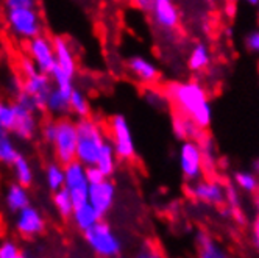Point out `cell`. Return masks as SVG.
Instances as JSON below:
<instances>
[{
  "instance_id": "cell-1",
  "label": "cell",
  "mask_w": 259,
  "mask_h": 258,
  "mask_svg": "<svg viewBox=\"0 0 259 258\" xmlns=\"http://www.w3.org/2000/svg\"><path fill=\"white\" fill-rule=\"evenodd\" d=\"M164 99L177 109V115L191 119L198 128L205 130L211 125L212 108L208 91L195 80L169 82L164 86Z\"/></svg>"
},
{
  "instance_id": "cell-2",
  "label": "cell",
  "mask_w": 259,
  "mask_h": 258,
  "mask_svg": "<svg viewBox=\"0 0 259 258\" xmlns=\"http://www.w3.org/2000/svg\"><path fill=\"white\" fill-rule=\"evenodd\" d=\"M78 144H77V161L84 168L94 166L103 147L108 144V135L103 125L94 119L86 118L77 121Z\"/></svg>"
},
{
  "instance_id": "cell-3",
  "label": "cell",
  "mask_w": 259,
  "mask_h": 258,
  "mask_svg": "<svg viewBox=\"0 0 259 258\" xmlns=\"http://www.w3.org/2000/svg\"><path fill=\"white\" fill-rule=\"evenodd\" d=\"M5 24L10 33L22 41L42 34V17L38 7H13L5 10Z\"/></svg>"
},
{
  "instance_id": "cell-4",
  "label": "cell",
  "mask_w": 259,
  "mask_h": 258,
  "mask_svg": "<svg viewBox=\"0 0 259 258\" xmlns=\"http://www.w3.org/2000/svg\"><path fill=\"white\" fill-rule=\"evenodd\" d=\"M88 247L99 258H117L122 252V241L106 220H100L83 233Z\"/></svg>"
},
{
  "instance_id": "cell-5",
  "label": "cell",
  "mask_w": 259,
  "mask_h": 258,
  "mask_svg": "<svg viewBox=\"0 0 259 258\" xmlns=\"http://www.w3.org/2000/svg\"><path fill=\"white\" fill-rule=\"evenodd\" d=\"M77 144H78V130L77 121L72 118H60L57 121V135L52 142L55 157L61 166H67L77 161Z\"/></svg>"
},
{
  "instance_id": "cell-6",
  "label": "cell",
  "mask_w": 259,
  "mask_h": 258,
  "mask_svg": "<svg viewBox=\"0 0 259 258\" xmlns=\"http://www.w3.org/2000/svg\"><path fill=\"white\" fill-rule=\"evenodd\" d=\"M108 141L119 158V161H132L136 157V144L132 127L123 115H114L108 121Z\"/></svg>"
},
{
  "instance_id": "cell-7",
  "label": "cell",
  "mask_w": 259,
  "mask_h": 258,
  "mask_svg": "<svg viewBox=\"0 0 259 258\" xmlns=\"http://www.w3.org/2000/svg\"><path fill=\"white\" fill-rule=\"evenodd\" d=\"M178 164L183 178L194 183L203 177L205 172V160H203L201 147L197 141H184L180 145L178 152Z\"/></svg>"
},
{
  "instance_id": "cell-8",
  "label": "cell",
  "mask_w": 259,
  "mask_h": 258,
  "mask_svg": "<svg viewBox=\"0 0 259 258\" xmlns=\"http://www.w3.org/2000/svg\"><path fill=\"white\" fill-rule=\"evenodd\" d=\"M27 53L28 58L33 61L41 73L46 76H52V72L57 67V61H55V49H53V40L47 34H39L28 41L27 44Z\"/></svg>"
},
{
  "instance_id": "cell-9",
  "label": "cell",
  "mask_w": 259,
  "mask_h": 258,
  "mask_svg": "<svg viewBox=\"0 0 259 258\" xmlns=\"http://www.w3.org/2000/svg\"><path fill=\"white\" fill-rule=\"evenodd\" d=\"M64 190L69 193L73 207H80L88 202L89 183L86 178V168L78 161L64 166Z\"/></svg>"
},
{
  "instance_id": "cell-10",
  "label": "cell",
  "mask_w": 259,
  "mask_h": 258,
  "mask_svg": "<svg viewBox=\"0 0 259 258\" xmlns=\"http://www.w3.org/2000/svg\"><path fill=\"white\" fill-rule=\"evenodd\" d=\"M188 193L195 202H198V204L214 205V207H220L227 204L225 185L214 178H200L191 183Z\"/></svg>"
},
{
  "instance_id": "cell-11",
  "label": "cell",
  "mask_w": 259,
  "mask_h": 258,
  "mask_svg": "<svg viewBox=\"0 0 259 258\" xmlns=\"http://www.w3.org/2000/svg\"><path fill=\"white\" fill-rule=\"evenodd\" d=\"M21 79H22V93L27 97H30V100L34 103L38 112L46 109L47 99L53 89L52 79L46 76V73H41L39 70L28 73V76H24Z\"/></svg>"
},
{
  "instance_id": "cell-12",
  "label": "cell",
  "mask_w": 259,
  "mask_h": 258,
  "mask_svg": "<svg viewBox=\"0 0 259 258\" xmlns=\"http://www.w3.org/2000/svg\"><path fill=\"white\" fill-rule=\"evenodd\" d=\"M116 202V185L111 178H106L96 185H89L88 204L102 217L108 214Z\"/></svg>"
},
{
  "instance_id": "cell-13",
  "label": "cell",
  "mask_w": 259,
  "mask_h": 258,
  "mask_svg": "<svg viewBox=\"0 0 259 258\" xmlns=\"http://www.w3.org/2000/svg\"><path fill=\"white\" fill-rule=\"evenodd\" d=\"M14 229L24 238H36L46 230V217L39 208L30 205L16 214Z\"/></svg>"
},
{
  "instance_id": "cell-14",
  "label": "cell",
  "mask_w": 259,
  "mask_h": 258,
  "mask_svg": "<svg viewBox=\"0 0 259 258\" xmlns=\"http://www.w3.org/2000/svg\"><path fill=\"white\" fill-rule=\"evenodd\" d=\"M126 70L136 82L145 86H153L161 79V72L158 66L149 58L142 57V55H133V57H130L126 60Z\"/></svg>"
},
{
  "instance_id": "cell-15",
  "label": "cell",
  "mask_w": 259,
  "mask_h": 258,
  "mask_svg": "<svg viewBox=\"0 0 259 258\" xmlns=\"http://www.w3.org/2000/svg\"><path fill=\"white\" fill-rule=\"evenodd\" d=\"M14 105H16V124H14L11 135L22 141L33 139L34 135L38 133V127H39L38 112L27 106H22L16 102Z\"/></svg>"
},
{
  "instance_id": "cell-16",
  "label": "cell",
  "mask_w": 259,
  "mask_h": 258,
  "mask_svg": "<svg viewBox=\"0 0 259 258\" xmlns=\"http://www.w3.org/2000/svg\"><path fill=\"white\" fill-rule=\"evenodd\" d=\"M150 16L153 22L162 30H174L181 21L180 8L170 0H155Z\"/></svg>"
},
{
  "instance_id": "cell-17",
  "label": "cell",
  "mask_w": 259,
  "mask_h": 258,
  "mask_svg": "<svg viewBox=\"0 0 259 258\" xmlns=\"http://www.w3.org/2000/svg\"><path fill=\"white\" fill-rule=\"evenodd\" d=\"M53 49H55V61H57V67L69 76L75 77L77 73V58L70 43L61 34L53 36Z\"/></svg>"
},
{
  "instance_id": "cell-18",
  "label": "cell",
  "mask_w": 259,
  "mask_h": 258,
  "mask_svg": "<svg viewBox=\"0 0 259 258\" xmlns=\"http://www.w3.org/2000/svg\"><path fill=\"white\" fill-rule=\"evenodd\" d=\"M197 258H231L208 232H198L195 236Z\"/></svg>"
},
{
  "instance_id": "cell-19",
  "label": "cell",
  "mask_w": 259,
  "mask_h": 258,
  "mask_svg": "<svg viewBox=\"0 0 259 258\" xmlns=\"http://www.w3.org/2000/svg\"><path fill=\"white\" fill-rule=\"evenodd\" d=\"M172 132L177 139L181 142L184 141H200V138L205 135V132L198 128L191 119L184 118L181 115L174 113L172 116Z\"/></svg>"
},
{
  "instance_id": "cell-20",
  "label": "cell",
  "mask_w": 259,
  "mask_h": 258,
  "mask_svg": "<svg viewBox=\"0 0 259 258\" xmlns=\"http://www.w3.org/2000/svg\"><path fill=\"white\" fill-rule=\"evenodd\" d=\"M5 204L8 207V210L14 214H17L19 211L25 210L27 207H30V193L28 188L19 185V183H10L7 193H5Z\"/></svg>"
},
{
  "instance_id": "cell-21",
  "label": "cell",
  "mask_w": 259,
  "mask_h": 258,
  "mask_svg": "<svg viewBox=\"0 0 259 258\" xmlns=\"http://www.w3.org/2000/svg\"><path fill=\"white\" fill-rule=\"evenodd\" d=\"M103 217L92 208L88 202L80 207H75L73 208V214H72V220H73V224H75V227L78 230H81L83 233L86 230H89L91 227H94L97 223H100Z\"/></svg>"
},
{
  "instance_id": "cell-22",
  "label": "cell",
  "mask_w": 259,
  "mask_h": 258,
  "mask_svg": "<svg viewBox=\"0 0 259 258\" xmlns=\"http://www.w3.org/2000/svg\"><path fill=\"white\" fill-rule=\"evenodd\" d=\"M19 155L21 152L16 145L14 136L0 127V163L5 166H13Z\"/></svg>"
},
{
  "instance_id": "cell-23",
  "label": "cell",
  "mask_w": 259,
  "mask_h": 258,
  "mask_svg": "<svg viewBox=\"0 0 259 258\" xmlns=\"http://www.w3.org/2000/svg\"><path fill=\"white\" fill-rule=\"evenodd\" d=\"M211 64V52L208 49L206 44L203 43H197L188 57V66L192 72H203L205 69H208Z\"/></svg>"
},
{
  "instance_id": "cell-24",
  "label": "cell",
  "mask_w": 259,
  "mask_h": 258,
  "mask_svg": "<svg viewBox=\"0 0 259 258\" xmlns=\"http://www.w3.org/2000/svg\"><path fill=\"white\" fill-rule=\"evenodd\" d=\"M117 164H119V158L113 149V145L108 141V144L103 147V151L100 152L97 161H96V168L100 169V172L106 177V178H111L114 175L116 169H117Z\"/></svg>"
},
{
  "instance_id": "cell-25",
  "label": "cell",
  "mask_w": 259,
  "mask_h": 258,
  "mask_svg": "<svg viewBox=\"0 0 259 258\" xmlns=\"http://www.w3.org/2000/svg\"><path fill=\"white\" fill-rule=\"evenodd\" d=\"M69 108H70V113L73 116H77L78 121L80 119H86L91 118V103L88 96L83 93L80 88L75 86V89L72 91L70 96H69Z\"/></svg>"
},
{
  "instance_id": "cell-26",
  "label": "cell",
  "mask_w": 259,
  "mask_h": 258,
  "mask_svg": "<svg viewBox=\"0 0 259 258\" xmlns=\"http://www.w3.org/2000/svg\"><path fill=\"white\" fill-rule=\"evenodd\" d=\"M13 168V174H14V180L19 185L28 188L33 180H34V169L31 163L28 161V158H25L22 154L17 157V160L14 161V164L11 166Z\"/></svg>"
},
{
  "instance_id": "cell-27",
  "label": "cell",
  "mask_w": 259,
  "mask_h": 258,
  "mask_svg": "<svg viewBox=\"0 0 259 258\" xmlns=\"http://www.w3.org/2000/svg\"><path fill=\"white\" fill-rule=\"evenodd\" d=\"M46 109H47V112H50L52 115H57L60 118H66L67 113H70L69 96H66L64 93H61V91L53 88L49 99H47Z\"/></svg>"
},
{
  "instance_id": "cell-28",
  "label": "cell",
  "mask_w": 259,
  "mask_h": 258,
  "mask_svg": "<svg viewBox=\"0 0 259 258\" xmlns=\"http://www.w3.org/2000/svg\"><path fill=\"white\" fill-rule=\"evenodd\" d=\"M64 178H66L64 166H61L60 163L47 164V168H46V185L52 191V194L64 188Z\"/></svg>"
},
{
  "instance_id": "cell-29",
  "label": "cell",
  "mask_w": 259,
  "mask_h": 258,
  "mask_svg": "<svg viewBox=\"0 0 259 258\" xmlns=\"http://www.w3.org/2000/svg\"><path fill=\"white\" fill-rule=\"evenodd\" d=\"M52 204H53V208H55V211L58 213L60 217H63V219L72 217L73 208H75V207H73V202H72L69 193L64 188L52 194Z\"/></svg>"
},
{
  "instance_id": "cell-30",
  "label": "cell",
  "mask_w": 259,
  "mask_h": 258,
  "mask_svg": "<svg viewBox=\"0 0 259 258\" xmlns=\"http://www.w3.org/2000/svg\"><path fill=\"white\" fill-rule=\"evenodd\" d=\"M234 187L240 191L248 193V194H257L259 193V178L254 172L248 171H237L234 174Z\"/></svg>"
},
{
  "instance_id": "cell-31",
  "label": "cell",
  "mask_w": 259,
  "mask_h": 258,
  "mask_svg": "<svg viewBox=\"0 0 259 258\" xmlns=\"http://www.w3.org/2000/svg\"><path fill=\"white\" fill-rule=\"evenodd\" d=\"M52 83H53V88L61 91L66 96H70V93L73 89H75V85H73V77L69 76V73L60 70L58 67H55V70L52 72Z\"/></svg>"
},
{
  "instance_id": "cell-32",
  "label": "cell",
  "mask_w": 259,
  "mask_h": 258,
  "mask_svg": "<svg viewBox=\"0 0 259 258\" xmlns=\"http://www.w3.org/2000/svg\"><path fill=\"white\" fill-rule=\"evenodd\" d=\"M16 124V105L14 102H2L0 106V127L7 132H13Z\"/></svg>"
},
{
  "instance_id": "cell-33",
  "label": "cell",
  "mask_w": 259,
  "mask_h": 258,
  "mask_svg": "<svg viewBox=\"0 0 259 258\" xmlns=\"http://www.w3.org/2000/svg\"><path fill=\"white\" fill-rule=\"evenodd\" d=\"M24 250L14 239H0V258H19Z\"/></svg>"
},
{
  "instance_id": "cell-34",
  "label": "cell",
  "mask_w": 259,
  "mask_h": 258,
  "mask_svg": "<svg viewBox=\"0 0 259 258\" xmlns=\"http://www.w3.org/2000/svg\"><path fill=\"white\" fill-rule=\"evenodd\" d=\"M133 258H164V255H162V252L159 250V247H156V246H153V244H150V243H147V244H144V246L135 253Z\"/></svg>"
},
{
  "instance_id": "cell-35",
  "label": "cell",
  "mask_w": 259,
  "mask_h": 258,
  "mask_svg": "<svg viewBox=\"0 0 259 258\" xmlns=\"http://www.w3.org/2000/svg\"><path fill=\"white\" fill-rule=\"evenodd\" d=\"M225 197H227V204L230 205V210L239 208V196L234 183H227L225 185Z\"/></svg>"
},
{
  "instance_id": "cell-36",
  "label": "cell",
  "mask_w": 259,
  "mask_h": 258,
  "mask_svg": "<svg viewBox=\"0 0 259 258\" xmlns=\"http://www.w3.org/2000/svg\"><path fill=\"white\" fill-rule=\"evenodd\" d=\"M41 135H42L46 142L52 144L55 139V135H57V121H52V119L47 121L41 128Z\"/></svg>"
},
{
  "instance_id": "cell-37",
  "label": "cell",
  "mask_w": 259,
  "mask_h": 258,
  "mask_svg": "<svg viewBox=\"0 0 259 258\" xmlns=\"http://www.w3.org/2000/svg\"><path fill=\"white\" fill-rule=\"evenodd\" d=\"M245 47L251 53H259V28L251 30L245 36Z\"/></svg>"
},
{
  "instance_id": "cell-38",
  "label": "cell",
  "mask_w": 259,
  "mask_h": 258,
  "mask_svg": "<svg viewBox=\"0 0 259 258\" xmlns=\"http://www.w3.org/2000/svg\"><path fill=\"white\" fill-rule=\"evenodd\" d=\"M86 178H88L89 185H96V183L106 180V177L100 172L99 168H96V166H88L86 168Z\"/></svg>"
},
{
  "instance_id": "cell-39",
  "label": "cell",
  "mask_w": 259,
  "mask_h": 258,
  "mask_svg": "<svg viewBox=\"0 0 259 258\" xmlns=\"http://www.w3.org/2000/svg\"><path fill=\"white\" fill-rule=\"evenodd\" d=\"M13 7H38L34 0H8L5 2V8H13Z\"/></svg>"
},
{
  "instance_id": "cell-40",
  "label": "cell",
  "mask_w": 259,
  "mask_h": 258,
  "mask_svg": "<svg viewBox=\"0 0 259 258\" xmlns=\"http://www.w3.org/2000/svg\"><path fill=\"white\" fill-rule=\"evenodd\" d=\"M251 235H253V241H254V246L259 249V214L254 217L253 220V226H251Z\"/></svg>"
},
{
  "instance_id": "cell-41",
  "label": "cell",
  "mask_w": 259,
  "mask_h": 258,
  "mask_svg": "<svg viewBox=\"0 0 259 258\" xmlns=\"http://www.w3.org/2000/svg\"><path fill=\"white\" fill-rule=\"evenodd\" d=\"M153 2L155 0H138L136 2V7L139 8V10H142V11H145V13H152V8H153Z\"/></svg>"
},
{
  "instance_id": "cell-42",
  "label": "cell",
  "mask_w": 259,
  "mask_h": 258,
  "mask_svg": "<svg viewBox=\"0 0 259 258\" xmlns=\"http://www.w3.org/2000/svg\"><path fill=\"white\" fill-rule=\"evenodd\" d=\"M254 208L257 210V214H259V193L254 194Z\"/></svg>"
},
{
  "instance_id": "cell-43",
  "label": "cell",
  "mask_w": 259,
  "mask_h": 258,
  "mask_svg": "<svg viewBox=\"0 0 259 258\" xmlns=\"http://www.w3.org/2000/svg\"><path fill=\"white\" fill-rule=\"evenodd\" d=\"M254 172H256V174L259 175V158H257V160L254 161Z\"/></svg>"
},
{
  "instance_id": "cell-44",
  "label": "cell",
  "mask_w": 259,
  "mask_h": 258,
  "mask_svg": "<svg viewBox=\"0 0 259 258\" xmlns=\"http://www.w3.org/2000/svg\"><path fill=\"white\" fill-rule=\"evenodd\" d=\"M248 5H251V7H259V0H250Z\"/></svg>"
},
{
  "instance_id": "cell-45",
  "label": "cell",
  "mask_w": 259,
  "mask_h": 258,
  "mask_svg": "<svg viewBox=\"0 0 259 258\" xmlns=\"http://www.w3.org/2000/svg\"><path fill=\"white\" fill-rule=\"evenodd\" d=\"M257 22H259V8H257Z\"/></svg>"
},
{
  "instance_id": "cell-46",
  "label": "cell",
  "mask_w": 259,
  "mask_h": 258,
  "mask_svg": "<svg viewBox=\"0 0 259 258\" xmlns=\"http://www.w3.org/2000/svg\"><path fill=\"white\" fill-rule=\"evenodd\" d=\"M0 106H2V100H0Z\"/></svg>"
},
{
  "instance_id": "cell-47",
  "label": "cell",
  "mask_w": 259,
  "mask_h": 258,
  "mask_svg": "<svg viewBox=\"0 0 259 258\" xmlns=\"http://www.w3.org/2000/svg\"><path fill=\"white\" fill-rule=\"evenodd\" d=\"M257 72H259V64H257Z\"/></svg>"
},
{
  "instance_id": "cell-48",
  "label": "cell",
  "mask_w": 259,
  "mask_h": 258,
  "mask_svg": "<svg viewBox=\"0 0 259 258\" xmlns=\"http://www.w3.org/2000/svg\"><path fill=\"white\" fill-rule=\"evenodd\" d=\"M117 258H123V256H122V255H120V256H117Z\"/></svg>"
}]
</instances>
